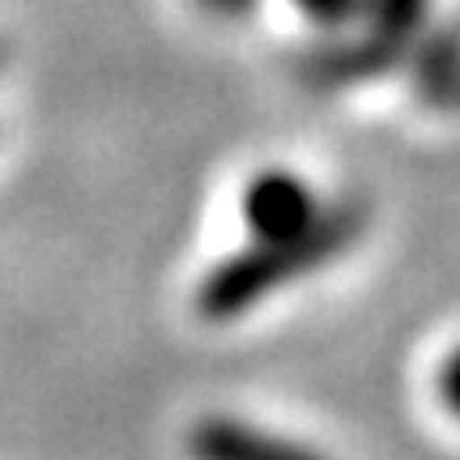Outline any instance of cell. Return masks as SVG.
<instances>
[{
  "mask_svg": "<svg viewBox=\"0 0 460 460\" xmlns=\"http://www.w3.org/2000/svg\"><path fill=\"white\" fill-rule=\"evenodd\" d=\"M329 205L332 200L320 197L303 175L273 166L243 188V226L252 239H290L312 230L329 214Z\"/></svg>",
  "mask_w": 460,
  "mask_h": 460,
  "instance_id": "obj_2",
  "label": "cell"
},
{
  "mask_svg": "<svg viewBox=\"0 0 460 460\" xmlns=\"http://www.w3.org/2000/svg\"><path fill=\"white\" fill-rule=\"evenodd\" d=\"M367 230V209L358 200H332L329 214L312 230L290 239H252L234 256L217 261L197 290V312L214 324L239 320L269 295H281L286 286L320 273L324 264L345 256Z\"/></svg>",
  "mask_w": 460,
  "mask_h": 460,
  "instance_id": "obj_1",
  "label": "cell"
},
{
  "mask_svg": "<svg viewBox=\"0 0 460 460\" xmlns=\"http://www.w3.org/2000/svg\"><path fill=\"white\" fill-rule=\"evenodd\" d=\"M188 460H329L312 444H298L290 435H278L269 427L209 413L188 430Z\"/></svg>",
  "mask_w": 460,
  "mask_h": 460,
  "instance_id": "obj_3",
  "label": "cell"
},
{
  "mask_svg": "<svg viewBox=\"0 0 460 460\" xmlns=\"http://www.w3.org/2000/svg\"><path fill=\"white\" fill-rule=\"evenodd\" d=\"M439 396H444V405L460 418V349L447 354V362L439 367Z\"/></svg>",
  "mask_w": 460,
  "mask_h": 460,
  "instance_id": "obj_4",
  "label": "cell"
},
{
  "mask_svg": "<svg viewBox=\"0 0 460 460\" xmlns=\"http://www.w3.org/2000/svg\"><path fill=\"white\" fill-rule=\"evenodd\" d=\"M200 9H209V13L217 17H243L256 9V0H197Z\"/></svg>",
  "mask_w": 460,
  "mask_h": 460,
  "instance_id": "obj_5",
  "label": "cell"
}]
</instances>
